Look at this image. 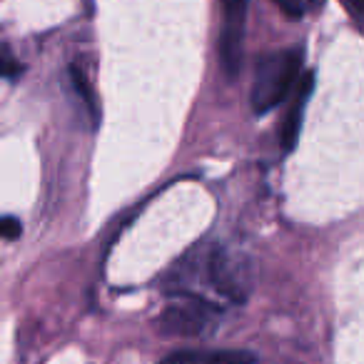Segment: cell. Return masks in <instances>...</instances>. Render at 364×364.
<instances>
[{
  "mask_svg": "<svg viewBox=\"0 0 364 364\" xmlns=\"http://www.w3.org/2000/svg\"><path fill=\"white\" fill-rule=\"evenodd\" d=\"M312 80H314L312 73H307V75L299 80L292 107H289L287 117H284V125H282V130H279V140H282L284 150H292L294 142H297V137H299V130H302L304 107H307V100H309V95H312Z\"/></svg>",
  "mask_w": 364,
  "mask_h": 364,
  "instance_id": "obj_6",
  "label": "cell"
},
{
  "mask_svg": "<svg viewBox=\"0 0 364 364\" xmlns=\"http://www.w3.org/2000/svg\"><path fill=\"white\" fill-rule=\"evenodd\" d=\"M274 6L279 8V11L284 13L287 18H302L304 11H307V0H272Z\"/></svg>",
  "mask_w": 364,
  "mask_h": 364,
  "instance_id": "obj_8",
  "label": "cell"
},
{
  "mask_svg": "<svg viewBox=\"0 0 364 364\" xmlns=\"http://www.w3.org/2000/svg\"><path fill=\"white\" fill-rule=\"evenodd\" d=\"M21 232H23V228H21V223H18L16 218H6L3 220V237L11 242V240H16V237H21Z\"/></svg>",
  "mask_w": 364,
  "mask_h": 364,
  "instance_id": "obj_10",
  "label": "cell"
},
{
  "mask_svg": "<svg viewBox=\"0 0 364 364\" xmlns=\"http://www.w3.org/2000/svg\"><path fill=\"white\" fill-rule=\"evenodd\" d=\"M200 279L205 287H210L230 304H242L250 294V284H252L247 259L225 245L203 247L182 259L177 264V274L170 279L172 294L188 292L190 284H198Z\"/></svg>",
  "mask_w": 364,
  "mask_h": 364,
  "instance_id": "obj_1",
  "label": "cell"
},
{
  "mask_svg": "<svg viewBox=\"0 0 364 364\" xmlns=\"http://www.w3.org/2000/svg\"><path fill=\"white\" fill-rule=\"evenodd\" d=\"M160 364H257V357L242 349H182Z\"/></svg>",
  "mask_w": 364,
  "mask_h": 364,
  "instance_id": "obj_5",
  "label": "cell"
},
{
  "mask_svg": "<svg viewBox=\"0 0 364 364\" xmlns=\"http://www.w3.org/2000/svg\"><path fill=\"white\" fill-rule=\"evenodd\" d=\"M220 322V304L210 302L203 294L182 292L175 294V302L167 304L157 317L155 327L165 337H205Z\"/></svg>",
  "mask_w": 364,
  "mask_h": 364,
  "instance_id": "obj_3",
  "label": "cell"
},
{
  "mask_svg": "<svg viewBox=\"0 0 364 364\" xmlns=\"http://www.w3.org/2000/svg\"><path fill=\"white\" fill-rule=\"evenodd\" d=\"M13 68H16V60H13L11 50H6V77H8V80H13V77H16V70H13Z\"/></svg>",
  "mask_w": 364,
  "mask_h": 364,
  "instance_id": "obj_11",
  "label": "cell"
},
{
  "mask_svg": "<svg viewBox=\"0 0 364 364\" xmlns=\"http://www.w3.org/2000/svg\"><path fill=\"white\" fill-rule=\"evenodd\" d=\"M70 77H73V87H75V92L82 97V102L87 105L90 115L95 117V115H97V110H95V102H92V90H90V85H87L85 73H82L77 65H73V68H70Z\"/></svg>",
  "mask_w": 364,
  "mask_h": 364,
  "instance_id": "obj_7",
  "label": "cell"
},
{
  "mask_svg": "<svg viewBox=\"0 0 364 364\" xmlns=\"http://www.w3.org/2000/svg\"><path fill=\"white\" fill-rule=\"evenodd\" d=\"M245 21L247 0H223V33H220V58L228 77H235L242 68Z\"/></svg>",
  "mask_w": 364,
  "mask_h": 364,
  "instance_id": "obj_4",
  "label": "cell"
},
{
  "mask_svg": "<svg viewBox=\"0 0 364 364\" xmlns=\"http://www.w3.org/2000/svg\"><path fill=\"white\" fill-rule=\"evenodd\" d=\"M339 3L344 6L354 26L359 28V33H364V0H339Z\"/></svg>",
  "mask_w": 364,
  "mask_h": 364,
  "instance_id": "obj_9",
  "label": "cell"
},
{
  "mask_svg": "<svg viewBox=\"0 0 364 364\" xmlns=\"http://www.w3.org/2000/svg\"><path fill=\"white\" fill-rule=\"evenodd\" d=\"M299 70H302V53L299 50H279L264 55L255 68L252 92H250L255 115H267L279 102H284L292 87L302 80Z\"/></svg>",
  "mask_w": 364,
  "mask_h": 364,
  "instance_id": "obj_2",
  "label": "cell"
}]
</instances>
